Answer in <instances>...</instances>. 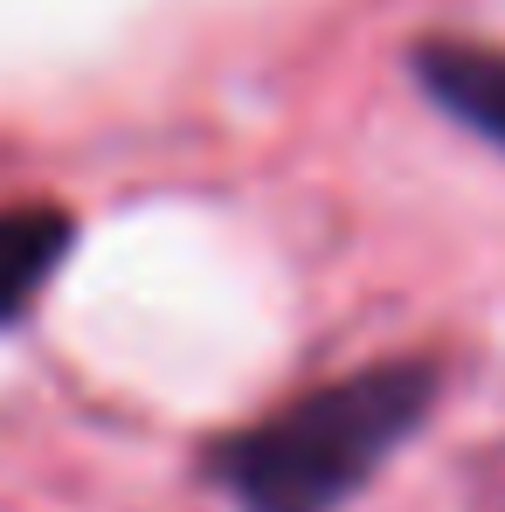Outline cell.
<instances>
[{
    "mask_svg": "<svg viewBox=\"0 0 505 512\" xmlns=\"http://www.w3.org/2000/svg\"><path fill=\"white\" fill-rule=\"evenodd\" d=\"M429 402H436V367L388 360L333 388H312L291 409L229 436L215 471L243 512H339L429 416Z\"/></svg>",
    "mask_w": 505,
    "mask_h": 512,
    "instance_id": "6da1fadb",
    "label": "cell"
},
{
    "mask_svg": "<svg viewBox=\"0 0 505 512\" xmlns=\"http://www.w3.org/2000/svg\"><path fill=\"white\" fill-rule=\"evenodd\" d=\"M416 70L443 111H457L471 132H485L492 146H505V49H485V42H429L416 56Z\"/></svg>",
    "mask_w": 505,
    "mask_h": 512,
    "instance_id": "7a4b0ae2",
    "label": "cell"
},
{
    "mask_svg": "<svg viewBox=\"0 0 505 512\" xmlns=\"http://www.w3.org/2000/svg\"><path fill=\"white\" fill-rule=\"evenodd\" d=\"M70 250V215L63 208H0V326L21 319L35 305V291L49 284V270Z\"/></svg>",
    "mask_w": 505,
    "mask_h": 512,
    "instance_id": "3957f363",
    "label": "cell"
}]
</instances>
